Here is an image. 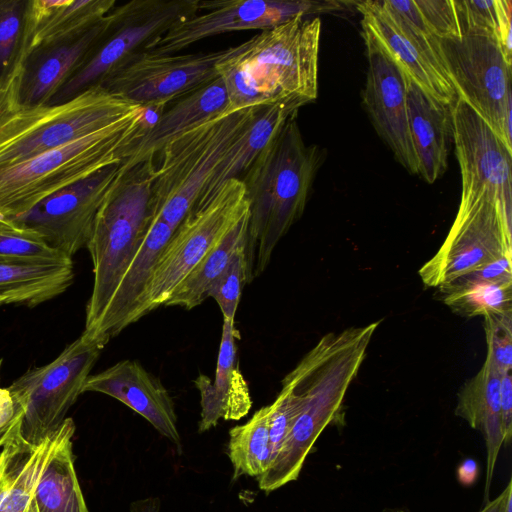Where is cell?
I'll return each mask as SVG.
<instances>
[{"label": "cell", "instance_id": "5bb4252c", "mask_svg": "<svg viewBox=\"0 0 512 512\" xmlns=\"http://www.w3.org/2000/svg\"><path fill=\"white\" fill-rule=\"evenodd\" d=\"M322 3L290 0H199V11L170 27L143 50L171 55L204 38L226 32L269 29L298 14L322 10Z\"/></svg>", "mask_w": 512, "mask_h": 512}, {"label": "cell", "instance_id": "60d3db41", "mask_svg": "<svg viewBox=\"0 0 512 512\" xmlns=\"http://www.w3.org/2000/svg\"><path fill=\"white\" fill-rule=\"evenodd\" d=\"M478 476L479 466L474 459H465L457 468V479L463 486L474 484Z\"/></svg>", "mask_w": 512, "mask_h": 512}, {"label": "cell", "instance_id": "8d00e7d4", "mask_svg": "<svg viewBox=\"0 0 512 512\" xmlns=\"http://www.w3.org/2000/svg\"><path fill=\"white\" fill-rule=\"evenodd\" d=\"M0 257L46 262L72 260L48 245L36 231L11 219H0Z\"/></svg>", "mask_w": 512, "mask_h": 512}, {"label": "cell", "instance_id": "7bdbcfd3", "mask_svg": "<svg viewBox=\"0 0 512 512\" xmlns=\"http://www.w3.org/2000/svg\"><path fill=\"white\" fill-rule=\"evenodd\" d=\"M510 497H512L511 479L506 488L495 499L487 501L479 512H503L506 502Z\"/></svg>", "mask_w": 512, "mask_h": 512}, {"label": "cell", "instance_id": "9c48e42d", "mask_svg": "<svg viewBox=\"0 0 512 512\" xmlns=\"http://www.w3.org/2000/svg\"><path fill=\"white\" fill-rule=\"evenodd\" d=\"M248 213L245 186L239 178L225 181L211 199L193 205L154 266L137 319L164 305L180 282Z\"/></svg>", "mask_w": 512, "mask_h": 512}, {"label": "cell", "instance_id": "e575fe53", "mask_svg": "<svg viewBox=\"0 0 512 512\" xmlns=\"http://www.w3.org/2000/svg\"><path fill=\"white\" fill-rule=\"evenodd\" d=\"M462 35L491 36L511 60V2L508 0H454Z\"/></svg>", "mask_w": 512, "mask_h": 512}, {"label": "cell", "instance_id": "ab89813d", "mask_svg": "<svg viewBox=\"0 0 512 512\" xmlns=\"http://www.w3.org/2000/svg\"><path fill=\"white\" fill-rule=\"evenodd\" d=\"M500 410L503 445H509L512 437V377L511 372L501 376Z\"/></svg>", "mask_w": 512, "mask_h": 512}, {"label": "cell", "instance_id": "ac0fdd59", "mask_svg": "<svg viewBox=\"0 0 512 512\" xmlns=\"http://www.w3.org/2000/svg\"><path fill=\"white\" fill-rule=\"evenodd\" d=\"M368 69L363 104L371 122L397 161L418 175L407 110V79L402 69L368 33L362 31Z\"/></svg>", "mask_w": 512, "mask_h": 512}, {"label": "cell", "instance_id": "8fae6325", "mask_svg": "<svg viewBox=\"0 0 512 512\" xmlns=\"http://www.w3.org/2000/svg\"><path fill=\"white\" fill-rule=\"evenodd\" d=\"M444 71L456 91L512 151L511 62L495 38L477 33L434 37Z\"/></svg>", "mask_w": 512, "mask_h": 512}, {"label": "cell", "instance_id": "5b68a950", "mask_svg": "<svg viewBox=\"0 0 512 512\" xmlns=\"http://www.w3.org/2000/svg\"><path fill=\"white\" fill-rule=\"evenodd\" d=\"M142 106L95 133L0 169V219L20 216L100 169L121 164L144 135Z\"/></svg>", "mask_w": 512, "mask_h": 512}, {"label": "cell", "instance_id": "52a82bcc", "mask_svg": "<svg viewBox=\"0 0 512 512\" xmlns=\"http://www.w3.org/2000/svg\"><path fill=\"white\" fill-rule=\"evenodd\" d=\"M258 108L225 111L184 130L165 144L157 155L152 185L155 216L174 230L177 228Z\"/></svg>", "mask_w": 512, "mask_h": 512}, {"label": "cell", "instance_id": "6da1fadb", "mask_svg": "<svg viewBox=\"0 0 512 512\" xmlns=\"http://www.w3.org/2000/svg\"><path fill=\"white\" fill-rule=\"evenodd\" d=\"M380 321L324 335L282 381L299 398L300 410L268 469L260 490L271 493L297 480L323 430L342 417L345 395L366 357Z\"/></svg>", "mask_w": 512, "mask_h": 512}, {"label": "cell", "instance_id": "3957f363", "mask_svg": "<svg viewBox=\"0 0 512 512\" xmlns=\"http://www.w3.org/2000/svg\"><path fill=\"white\" fill-rule=\"evenodd\" d=\"M291 116L239 178L249 203V249L257 248L254 275L268 265L274 248L305 208L320 152L307 146Z\"/></svg>", "mask_w": 512, "mask_h": 512}, {"label": "cell", "instance_id": "ba28073f", "mask_svg": "<svg viewBox=\"0 0 512 512\" xmlns=\"http://www.w3.org/2000/svg\"><path fill=\"white\" fill-rule=\"evenodd\" d=\"M108 342L81 334L51 362L29 368L7 387L22 410L19 433L24 443L38 445L61 428Z\"/></svg>", "mask_w": 512, "mask_h": 512}, {"label": "cell", "instance_id": "d4e9b609", "mask_svg": "<svg viewBox=\"0 0 512 512\" xmlns=\"http://www.w3.org/2000/svg\"><path fill=\"white\" fill-rule=\"evenodd\" d=\"M501 373L486 357L481 369L458 393L455 415L480 431L486 447L484 501H489L490 487L501 447L503 433L500 410Z\"/></svg>", "mask_w": 512, "mask_h": 512}, {"label": "cell", "instance_id": "7402d4cb", "mask_svg": "<svg viewBox=\"0 0 512 512\" xmlns=\"http://www.w3.org/2000/svg\"><path fill=\"white\" fill-rule=\"evenodd\" d=\"M235 322L223 319L214 381L200 374L195 386L200 393L199 432L215 427L219 420H240L251 407L250 391L237 362Z\"/></svg>", "mask_w": 512, "mask_h": 512}, {"label": "cell", "instance_id": "277c9868", "mask_svg": "<svg viewBox=\"0 0 512 512\" xmlns=\"http://www.w3.org/2000/svg\"><path fill=\"white\" fill-rule=\"evenodd\" d=\"M156 169L151 158L121 171L94 220L86 248L93 266V286L82 334L91 337L121 276L136 254L155 216L152 185Z\"/></svg>", "mask_w": 512, "mask_h": 512}, {"label": "cell", "instance_id": "f6af8a7d", "mask_svg": "<svg viewBox=\"0 0 512 512\" xmlns=\"http://www.w3.org/2000/svg\"><path fill=\"white\" fill-rule=\"evenodd\" d=\"M19 434L13 438L10 442H8L1 450H0V487L2 485L5 473L7 471L10 459L14 452L17 439Z\"/></svg>", "mask_w": 512, "mask_h": 512}, {"label": "cell", "instance_id": "7c38bea8", "mask_svg": "<svg viewBox=\"0 0 512 512\" xmlns=\"http://www.w3.org/2000/svg\"><path fill=\"white\" fill-rule=\"evenodd\" d=\"M512 210L488 191L459 205L455 220L435 255L419 270L427 287L443 288L502 258H512Z\"/></svg>", "mask_w": 512, "mask_h": 512}, {"label": "cell", "instance_id": "f1b7e54d", "mask_svg": "<svg viewBox=\"0 0 512 512\" xmlns=\"http://www.w3.org/2000/svg\"><path fill=\"white\" fill-rule=\"evenodd\" d=\"M299 108L293 104L259 107L205 184L194 205L211 199L225 181L240 178L287 120L298 113Z\"/></svg>", "mask_w": 512, "mask_h": 512}, {"label": "cell", "instance_id": "bcb514c9", "mask_svg": "<svg viewBox=\"0 0 512 512\" xmlns=\"http://www.w3.org/2000/svg\"><path fill=\"white\" fill-rule=\"evenodd\" d=\"M503 512H512V497H510L507 502H506V505H505V508H504V511Z\"/></svg>", "mask_w": 512, "mask_h": 512}, {"label": "cell", "instance_id": "681fc988", "mask_svg": "<svg viewBox=\"0 0 512 512\" xmlns=\"http://www.w3.org/2000/svg\"><path fill=\"white\" fill-rule=\"evenodd\" d=\"M2 360H0V377H1Z\"/></svg>", "mask_w": 512, "mask_h": 512}, {"label": "cell", "instance_id": "836d02e7", "mask_svg": "<svg viewBox=\"0 0 512 512\" xmlns=\"http://www.w3.org/2000/svg\"><path fill=\"white\" fill-rule=\"evenodd\" d=\"M444 302L458 314L475 317L512 311V279L459 280L440 288Z\"/></svg>", "mask_w": 512, "mask_h": 512}, {"label": "cell", "instance_id": "484cf974", "mask_svg": "<svg viewBox=\"0 0 512 512\" xmlns=\"http://www.w3.org/2000/svg\"><path fill=\"white\" fill-rule=\"evenodd\" d=\"M74 279L73 261L0 257V306L35 307L64 293Z\"/></svg>", "mask_w": 512, "mask_h": 512}, {"label": "cell", "instance_id": "4dcf8cb0", "mask_svg": "<svg viewBox=\"0 0 512 512\" xmlns=\"http://www.w3.org/2000/svg\"><path fill=\"white\" fill-rule=\"evenodd\" d=\"M72 447L66 441L45 467L33 497L37 512H88Z\"/></svg>", "mask_w": 512, "mask_h": 512}, {"label": "cell", "instance_id": "7dc6e473", "mask_svg": "<svg viewBox=\"0 0 512 512\" xmlns=\"http://www.w3.org/2000/svg\"><path fill=\"white\" fill-rule=\"evenodd\" d=\"M27 512H37V508H36V505H35L34 499H33V500H32V502L30 503V505H29V507H28Z\"/></svg>", "mask_w": 512, "mask_h": 512}, {"label": "cell", "instance_id": "1f68e13d", "mask_svg": "<svg viewBox=\"0 0 512 512\" xmlns=\"http://www.w3.org/2000/svg\"><path fill=\"white\" fill-rule=\"evenodd\" d=\"M270 414L271 405L263 406L247 422L230 429L228 456L233 467V480L241 476L258 478L268 469L271 462Z\"/></svg>", "mask_w": 512, "mask_h": 512}, {"label": "cell", "instance_id": "4fadbf2b", "mask_svg": "<svg viewBox=\"0 0 512 512\" xmlns=\"http://www.w3.org/2000/svg\"><path fill=\"white\" fill-rule=\"evenodd\" d=\"M227 50L184 55L141 50L115 66L98 85L137 105L168 104L218 78L216 64Z\"/></svg>", "mask_w": 512, "mask_h": 512}, {"label": "cell", "instance_id": "83f0119b", "mask_svg": "<svg viewBox=\"0 0 512 512\" xmlns=\"http://www.w3.org/2000/svg\"><path fill=\"white\" fill-rule=\"evenodd\" d=\"M115 4L114 0H30L29 52L42 45L83 35Z\"/></svg>", "mask_w": 512, "mask_h": 512}, {"label": "cell", "instance_id": "f546056e", "mask_svg": "<svg viewBox=\"0 0 512 512\" xmlns=\"http://www.w3.org/2000/svg\"><path fill=\"white\" fill-rule=\"evenodd\" d=\"M248 227L249 213L180 282L164 306L190 310L206 300L212 283L226 268L233 254L249 243Z\"/></svg>", "mask_w": 512, "mask_h": 512}, {"label": "cell", "instance_id": "8992f818", "mask_svg": "<svg viewBox=\"0 0 512 512\" xmlns=\"http://www.w3.org/2000/svg\"><path fill=\"white\" fill-rule=\"evenodd\" d=\"M15 82L0 92V169L102 130L141 106L95 85L61 104L25 107L15 100Z\"/></svg>", "mask_w": 512, "mask_h": 512}, {"label": "cell", "instance_id": "d6986e66", "mask_svg": "<svg viewBox=\"0 0 512 512\" xmlns=\"http://www.w3.org/2000/svg\"><path fill=\"white\" fill-rule=\"evenodd\" d=\"M85 392L102 393L122 402L181 449L174 402L161 381L138 361L122 360L90 375L83 387Z\"/></svg>", "mask_w": 512, "mask_h": 512}, {"label": "cell", "instance_id": "cb8c5ba5", "mask_svg": "<svg viewBox=\"0 0 512 512\" xmlns=\"http://www.w3.org/2000/svg\"><path fill=\"white\" fill-rule=\"evenodd\" d=\"M227 92L223 80L218 77L209 84L182 97L165 109L157 123L132 147L127 158L120 164L121 171L154 158L165 144L184 130L226 111Z\"/></svg>", "mask_w": 512, "mask_h": 512}, {"label": "cell", "instance_id": "f35d334b", "mask_svg": "<svg viewBox=\"0 0 512 512\" xmlns=\"http://www.w3.org/2000/svg\"><path fill=\"white\" fill-rule=\"evenodd\" d=\"M424 24L437 38L462 35L454 0H416Z\"/></svg>", "mask_w": 512, "mask_h": 512}, {"label": "cell", "instance_id": "4316f807", "mask_svg": "<svg viewBox=\"0 0 512 512\" xmlns=\"http://www.w3.org/2000/svg\"><path fill=\"white\" fill-rule=\"evenodd\" d=\"M74 432V421L67 417L53 436L38 445H27L19 433L0 487V512H27L45 467L58 449L73 438Z\"/></svg>", "mask_w": 512, "mask_h": 512}, {"label": "cell", "instance_id": "2e32d148", "mask_svg": "<svg viewBox=\"0 0 512 512\" xmlns=\"http://www.w3.org/2000/svg\"><path fill=\"white\" fill-rule=\"evenodd\" d=\"M453 142L460 166L459 205L478 199L486 190L512 210V151L462 99L452 106Z\"/></svg>", "mask_w": 512, "mask_h": 512}, {"label": "cell", "instance_id": "ee69618b", "mask_svg": "<svg viewBox=\"0 0 512 512\" xmlns=\"http://www.w3.org/2000/svg\"><path fill=\"white\" fill-rule=\"evenodd\" d=\"M161 502L158 497L138 499L130 504V512H160Z\"/></svg>", "mask_w": 512, "mask_h": 512}, {"label": "cell", "instance_id": "c3c4849f", "mask_svg": "<svg viewBox=\"0 0 512 512\" xmlns=\"http://www.w3.org/2000/svg\"><path fill=\"white\" fill-rule=\"evenodd\" d=\"M385 512H405L403 510H396V511H385Z\"/></svg>", "mask_w": 512, "mask_h": 512}, {"label": "cell", "instance_id": "9a60e30c", "mask_svg": "<svg viewBox=\"0 0 512 512\" xmlns=\"http://www.w3.org/2000/svg\"><path fill=\"white\" fill-rule=\"evenodd\" d=\"M119 173L120 164L104 167L11 220L36 231L48 245L72 258L86 248L97 212Z\"/></svg>", "mask_w": 512, "mask_h": 512}, {"label": "cell", "instance_id": "603a6c76", "mask_svg": "<svg viewBox=\"0 0 512 512\" xmlns=\"http://www.w3.org/2000/svg\"><path fill=\"white\" fill-rule=\"evenodd\" d=\"M452 106L437 101L407 79L408 120L418 175L430 184L448 166L453 141Z\"/></svg>", "mask_w": 512, "mask_h": 512}, {"label": "cell", "instance_id": "b9f144b4", "mask_svg": "<svg viewBox=\"0 0 512 512\" xmlns=\"http://www.w3.org/2000/svg\"><path fill=\"white\" fill-rule=\"evenodd\" d=\"M16 415L6 426L0 428V450L20 432L22 410L16 407Z\"/></svg>", "mask_w": 512, "mask_h": 512}, {"label": "cell", "instance_id": "7a4b0ae2", "mask_svg": "<svg viewBox=\"0 0 512 512\" xmlns=\"http://www.w3.org/2000/svg\"><path fill=\"white\" fill-rule=\"evenodd\" d=\"M319 17L298 14L229 47L217 62L233 113L252 107L312 102L318 94Z\"/></svg>", "mask_w": 512, "mask_h": 512}, {"label": "cell", "instance_id": "e0dca14e", "mask_svg": "<svg viewBox=\"0 0 512 512\" xmlns=\"http://www.w3.org/2000/svg\"><path fill=\"white\" fill-rule=\"evenodd\" d=\"M362 31L376 42L414 82L437 101L453 105L457 94L437 53L434 36L424 33L390 9L384 1L356 3Z\"/></svg>", "mask_w": 512, "mask_h": 512}, {"label": "cell", "instance_id": "74e56055", "mask_svg": "<svg viewBox=\"0 0 512 512\" xmlns=\"http://www.w3.org/2000/svg\"><path fill=\"white\" fill-rule=\"evenodd\" d=\"M487 355L501 375L512 369V311L484 317Z\"/></svg>", "mask_w": 512, "mask_h": 512}, {"label": "cell", "instance_id": "d6a6232c", "mask_svg": "<svg viewBox=\"0 0 512 512\" xmlns=\"http://www.w3.org/2000/svg\"><path fill=\"white\" fill-rule=\"evenodd\" d=\"M30 40V0H0V92L19 77Z\"/></svg>", "mask_w": 512, "mask_h": 512}, {"label": "cell", "instance_id": "ffe728a7", "mask_svg": "<svg viewBox=\"0 0 512 512\" xmlns=\"http://www.w3.org/2000/svg\"><path fill=\"white\" fill-rule=\"evenodd\" d=\"M105 22L106 16L79 37L31 50L13 86L17 103L25 107L47 105L80 67L101 36Z\"/></svg>", "mask_w": 512, "mask_h": 512}, {"label": "cell", "instance_id": "30bf717a", "mask_svg": "<svg viewBox=\"0 0 512 512\" xmlns=\"http://www.w3.org/2000/svg\"><path fill=\"white\" fill-rule=\"evenodd\" d=\"M199 12V0H133L114 7L80 67L47 105L64 103L99 82L179 21Z\"/></svg>", "mask_w": 512, "mask_h": 512}, {"label": "cell", "instance_id": "d590c367", "mask_svg": "<svg viewBox=\"0 0 512 512\" xmlns=\"http://www.w3.org/2000/svg\"><path fill=\"white\" fill-rule=\"evenodd\" d=\"M254 255L249 243L241 246L232 256L223 272L212 283L208 297L218 304L223 319L235 322V315L240 301L241 291L253 278Z\"/></svg>", "mask_w": 512, "mask_h": 512}, {"label": "cell", "instance_id": "44dd1931", "mask_svg": "<svg viewBox=\"0 0 512 512\" xmlns=\"http://www.w3.org/2000/svg\"><path fill=\"white\" fill-rule=\"evenodd\" d=\"M174 229L154 216L136 254L121 276L90 338L110 340L128 325L136 322L154 266Z\"/></svg>", "mask_w": 512, "mask_h": 512}]
</instances>
